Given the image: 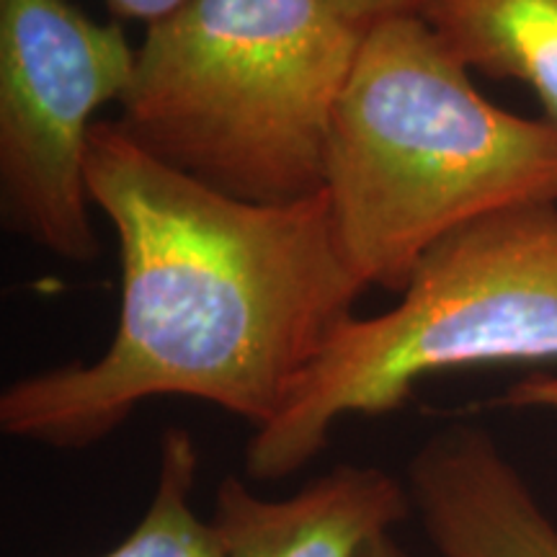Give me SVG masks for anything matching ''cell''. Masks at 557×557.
Masks as SVG:
<instances>
[{
  "instance_id": "9",
  "label": "cell",
  "mask_w": 557,
  "mask_h": 557,
  "mask_svg": "<svg viewBox=\"0 0 557 557\" xmlns=\"http://www.w3.org/2000/svg\"><path fill=\"white\" fill-rule=\"evenodd\" d=\"M199 480V449L191 434L171 426L160 436L158 480L139 524L101 557H225L212 519L191 508Z\"/></svg>"
},
{
  "instance_id": "6",
  "label": "cell",
  "mask_w": 557,
  "mask_h": 557,
  "mask_svg": "<svg viewBox=\"0 0 557 557\" xmlns=\"http://www.w3.org/2000/svg\"><path fill=\"white\" fill-rule=\"evenodd\" d=\"M408 491L442 557H557V524L485 429L455 423L429 436Z\"/></svg>"
},
{
  "instance_id": "5",
  "label": "cell",
  "mask_w": 557,
  "mask_h": 557,
  "mask_svg": "<svg viewBox=\"0 0 557 557\" xmlns=\"http://www.w3.org/2000/svg\"><path fill=\"white\" fill-rule=\"evenodd\" d=\"M137 47L70 0H0V222L54 259H101L86 163L96 111L127 94Z\"/></svg>"
},
{
  "instance_id": "12",
  "label": "cell",
  "mask_w": 557,
  "mask_h": 557,
  "mask_svg": "<svg viewBox=\"0 0 557 557\" xmlns=\"http://www.w3.org/2000/svg\"><path fill=\"white\" fill-rule=\"evenodd\" d=\"M186 0H103L114 21H143L145 26L165 18Z\"/></svg>"
},
{
  "instance_id": "4",
  "label": "cell",
  "mask_w": 557,
  "mask_h": 557,
  "mask_svg": "<svg viewBox=\"0 0 557 557\" xmlns=\"http://www.w3.org/2000/svg\"><path fill=\"white\" fill-rule=\"evenodd\" d=\"M557 359V205L498 209L438 240L400 302L346 320L287 406L253 431L250 480L274 483L323 455L338 421L387 416L431 374Z\"/></svg>"
},
{
  "instance_id": "8",
  "label": "cell",
  "mask_w": 557,
  "mask_h": 557,
  "mask_svg": "<svg viewBox=\"0 0 557 557\" xmlns=\"http://www.w3.org/2000/svg\"><path fill=\"white\" fill-rule=\"evenodd\" d=\"M418 16L470 73L532 88L557 124V0H423Z\"/></svg>"
},
{
  "instance_id": "10",
  "label": "cell",
  "mask_w": 557,
  "mask_h": 557,
  "mask_svg": "<svg viewBox=\"0 0 557 557\" xmlns=\"http://www.w3.org/2000/svg\"><path fill=\"white\" fill-rule=\"evenodd\" d=\"M341 18L348 24L359 26V29H369V26L380 24L385 18L408 16V13H418L423 0H325Z\"/></svg>"
},
{
  "instance_id": "13",
  "label": "cell",
  "mask_w": 557,
  "mask_h": 557,
  "mask_svg": "<svg viewBox=\"0 0 557 557\" xmlns=\"http://www.w3.org/2000/svg\"><path fill=\"white\" fill-rule=\"evenodd\" d=\"M359 557H408V553L398 545V542L389 537L387 532L369 542V545L359 553Z\"/></svg>"
},
{
  "instance_id": "3",
  "label": "cell",
  "mask_w": 557,
  "mask_h": 557,
  "mask_svg": "<svg viewBox=\"0 0 557 557\" xmlns=\"http://www.w3.org/2000/svg\"><path fill=\"white\" fill-rule=\"evenodd\" d=\"M361 39L325 0H186L145 32L114 122L225 197H318Z\"/></svg>"
},
{
  "instance_id": "2",
  "label": "cell",
  "mask_w": 557,
  "mask_h": 557,
  "mask_svg": "<svg viewBox=\"0 0 557 557\" xmlns=\"http://www.w3.org/2000/svg\"><path fill=\"white\" fill-rule=\"evenodd\" d=\"M323 191L351 274L403 295L455 230L557 205V124L487 101L418 13L385 18L364 32L333 111Z\"/></svg>"
},
{
  "instance_id": "11",
  "label": "cell",
  "mask_w": 557,
  "mask_h": 557,
  "mask_svg": "<svg viewBox=\"0 0 557 557\" xmlns=\"http://www.w3.org/2000/svg\"><path fill=\"white\" fill-rule=\"evenodd\" d=\"M500 406L506 408H542L557 410V374H529L500 395Z\"/></svg>"
},
{
  "instance_id": "1",
  "label": "cell",
  "mask_w": 557,
  "mask_h": 557,
  "mask_svg": "<svg viewBox=\"0 0 557 557\" xmlns=\"http://www.w3.org/2000/svg\"><path fill=\"white\" fill-rule=\"evenodd\" d=\"M88 197L116 233L122 305L107 351L11 382L0 431L83 451L152 398H191L259 431L367 287L336 243L329 197L250 205L90 132Z\"/></svg>"
},
{
  "instance_id": "7",
  "label": "cell",
  "mask_w": 557,
  "mask_h": 557,
  "mask_svg": "<svg viewBox=\"0 0 557 557\" xmlns=\"http://www.w3.org/2000/svg\"><path fill=\"white\" fill-rule=\"evenodd\" d=\"M413 513L408 483L374 465H336L287 498H263L238 475L214 493L225 557H359Z\"/></svg>"
}]
</instances>
